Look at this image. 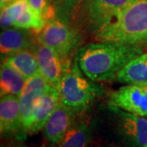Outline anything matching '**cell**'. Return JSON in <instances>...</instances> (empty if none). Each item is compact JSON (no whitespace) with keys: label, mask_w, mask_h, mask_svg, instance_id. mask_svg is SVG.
Instances as JSON below:
<instances>
[{"label":"cell","mask_w":147,"mask_h":147,"mask_svg":"<svg viewBox=\"0 0 147 147\" xmlns=\"http://www.w3.org/2000/svg\"><path fill=\"white\" fill-rule=\"evenodd\" d=\"M109 105L147 117V84H127L121 87L110 94Z\"/></svg>","instance_id":"7"},{"label":"cell","mask_w":147,"mask_h":147,"mask_svg":"<svg viewBox=\"0 0 147 147\" xmlns=\"http://www.w3.org/2000/svg\"><path fill=\"white\" fill-rule=\"evenodd\" d=\"M27 79L8 62L3 61L0 71V92L1 96L15 95L20 96Z\"/></svg>","instance_id":"14"},{"label":"cell","mask_w":147,"mask_h":147,"mask_svg":"<svg viewBox=\"0 0 147 147\" xmlns=\"http://www.w3.org/2000/svg\"><path fill=\"white\" fill-rule=\"evenodd\" d=\"M84 0H53L56 17L70 24L77 15Z\"/></svg>","instance_id":"18"},{"label":"cell","mask_w":147,"mask_h":147,"mask_svg":"<svg viewBox=\"0 0 147 147\" xmlns=\"http://www.w3.org/2000/svg\"><path fill=\"white\" fill-rule=\"evenodd\" d=\"M37 41H34L32 32L28 29L16 26L3 29L0 36L2 60L23 50L33 49Z\"/></svg>","instance_id":"11"},{"label":"cell","mask_w":147,"mask_h":147,"mask_svg":"<svg viewBox=\"0 0 147 147\" xmlns=\"http://www.w3.org/2000/svg\"><path fill=\"white\" fill-rule=\"evenodd\" d=\"M60 102L59 91L50 85L34 107L28 133H35L43 129L49 117L57 109Z\"/></svg>","instance_id":"12"},{"label":"cell","mask_w":147,"mask_h":147,"mask_svg":"<svg viewBox=\"0 0 147 147\" xmlns=\"http://www.w3.org/2000/svg\"><path fill=\"white\" fill-rule=\"evenodd\" d=\"M143 54L140 47L119 42H90L79 49L75 61L83 73L95 82L115 79L131 60Z\"/></svg>","instance_id":"1"},{"label":"cell","mask_w":147,"mask_h":147,"mask_svg":"<svg viewBox=\"0 0 147 147\" xmlns=\"http://www.w3.org/2000/svg\"><path fill=\"white\" fill-rule=\"evenodd\" d=\"M37 40L53 49L67 66H71L70 57L79 51L83 42L78 28L57 17L47 21L42 31L38 34Z\"/></svg>","instance_id":"5"},{"label":"cell","mask_w":147,"mask_h":147,"mask_svg":"<svg viewBox=\"0 0 147 147\" xmlns=\"http://www.w3.org/2000/svg\"><path fill=\"white\" fill-rule=\"evenodd\" d=\"M49 86L50 84L41 74L27 80L26 86L19 96L23 134L28 133L34 107Z\"/></svg>","instance_id":"9"},{"label":"cell","mask_w":147,"mask_h":147,"mask_svg":"<svg viewBox=\"0 0 147 147\" xmlns=\"http://www.w3.org/2000/svg\"><path fill=\"white\" fill-rule=\"evenodd\" d=\"M32 50L35 53L40 74L51 86L58 89L64 74L70 66L64 63L61 57L53 49L38 41Z\"/></svg>","instance_id":"8"},{"label":"cell","mask_w":147,"mask_h":147,"mask_svg":"<svg viewBox=\"0 0 147 147\" xmlns=\"http://www.w3.org/2000/svg\"><path fill=\"white\" fill-rule=\"evenodd\" d=\"M136 0H84L74 19L95 34L113 24Z\"/></svg>","instance_id":"4"},{"label":"cell","mask_w":147,"mask_h":147,"mask_svg":"<svg viewBox=\"0 0 147 147\" xmlns=\"http://www.w3.org/2000/svg\"><path fill=\"white\" fill-rule=\"evenodd\" d=\"M58 91L61 102L75 113L88 110L103 93L101 86L88 79L75 60L70 68L64 74Z\"/></svg>","instance_id":"3"},{"label":"cell","mask_w":147,"mask_h":147,"mask_svg":"<svg viewBox=\"0 0 147 147\" xmlns=\"http://www.w3.org/2000/svg\"><path fill=\"white\" fill-rule=\"evenodd\" d=\"M0 23H1V27L3 29L9 28V27L13 26V21H12L10 15L8 14L7 11L6 10V8H3V9L1 10V20H0Z\"/></svg>","instance_id":"20"},{"label":"cell","mask_w":147,"mask_h":147,"mask_svg":"<svg viewBox=\"0 0 147 147\" xmlns=\"http://www.w3.org/2000/svg\"><path fill=\"white\" fill-rule=\"evenodd\" d=\"M3 61L12 65L27 80L40 74L38 60L32 49H26L12 54Z\"/></svg>","instance_id":"16"},{"label":"cell","mask_w":147,"mask_h":147,"mask_svg":"<svg viewBox=\"0 0 147 147\" xmlns=\"http://www.w3.org/2000/svg\"><path fill=\"white\" fill-rule=\"evenodd\" d=\"M109 147H119V146H109Z\"/></svg>","instance_id":"22"},{"label":"cell","mask_w":147,"mask_h":147,"mask_svg":"<svg viewBox=\"0 0 147 147\" xmlns=\"http://www.w3.org/2000/svg\"><path fill=\"white\" fill-rule=\"evenodd\" d=\"M96 38L100 41L140 47L147 45V0H136Z\"/></svg>","instance_id":"2"},{"label":"cell","mask_w":147,"mask_h":147,"mask_svg":"<svg viewBox=\"0 0 147 147\" xmlns=\"http://www.w3.org/2000/svg\"><path fill=\"white\" fill-rule=\"evenodd\" d=\"M49 1H50V2H51V3H52V2H53V0H49Z\"/></svg>","instance_id":"23"},{"label":"cell","mask_w":147,"mask_h":147,"mask_svg":"<svg viewBox=\"0 0 147 147\" xmlns=\"http://www.w3.org/2000/svg\"><path fill=\"white\" fill-rule=\"evenodd\" d=\"M115 79L122 84H147V53L131 60Z\"/></svg>","instance_id":"15"},{"label":"cell","mask_w":147,"mask_h":147,"mask_svg":"<svg viewBox=\"0 0 147 147\" xmlns=\"http://www.w3.org/2000/svg\"><path fill=\"white\" fill-rule=\"evenodd\" d=\"M75 112L60 102L43 127V135L48 142L57 145L75 122Z\"/></svg>","instance_id":"10"},{"label":"cell","mask_w":147,"mask_h":147,"mask_svg":"<svg viewBox=\"0 0 147 147\" xmlns=\"http://www.w3.org/2000/svg\"><path fill=\"white\" fill-rule=\"evenodd\" d=\"M0 130L2 135L17 131L23 133L19 96L15 95L1 96Z\"/></svg>","instance_id":"13"},{"label":"cell","mask_w":147,"mask_h":147,"mask_svg":"<svg viewBox=\"0 0 147 147\" xmlns=\"http://www.w3.org/2000/svg\"><path fill=\"white\" fill-rule=\"evenodd\" d=\"M92 139L90 127L84 122H74L57 147H88Z\"/></svg>","instance_id":"17"},{"label":"cell","mask_w":147,"mask_h":147,"mask_svg":"<svg viewBox=\"0 0 147 147\" xmlns=\"http://www.w3.org/2000/svg\"><path fill=\"white\" fill-rule=\"evenodd\" d=\"M115 134L126 147H147V119L109 105Z\"/></svg>","instance_id":"6"},{"label":"cell","mask_w":147,"mask_h":147,"mask_svg":"<svg viewBox=\"0 0 147 147\" xmlns=\"http://www.w3.org/2000/svg\"><path fill=\"white\" fill-rule=\"evenodd\" d=\"M18 0H0V7H1V10L7 7V6L11 5V3H15Z\"/></svg>","instance_id":"21"},{"label":"cell","mask_w":147,"mask_h":147,"mask_svg":"<svg viewBox=\"0 0 147 147\" xmlns=\"http://www.w3.org/2000/svg\"><path fill=\"white\" fill-rule=\"evenodd\" d=\"M31 9L38 16L43 17L47 22L56 17L54 7L48 1L49 0H26Z\"/></svg>","instance_id":"19"}]
</instances>
